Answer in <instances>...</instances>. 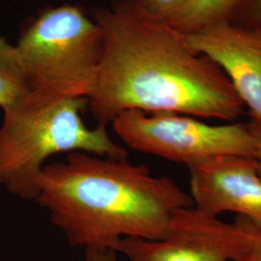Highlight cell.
I'll return each mask as SVG.
<instances>
[{"mask_svg": "<svg viewBox=\"0 0 261 261\" xmlns=\"http://www.w3.org/2000/svg\"><path fill=\"white\" fill-rule=\"evenodd\" d=\"M30 92L87 99L102 61L100 25L84 10L65 4L43 11L15 45Z\"/></svg>", "mask_w": 261, "mask_h": 261, "instance_id": "obj_4", "label": "cell"}, {"mask_svg": "<svg viewBox=\"0 0 261 261\" xmlns=\"http://www.w3.org/2000/svg\"><path fill=\"white\" fill-rule=\"evenodd\" d=\"M183 35L224 72L251 119L261 124V28L225 21Z\"/></svg>", "mask_w": 261, "mask_h": 261, "instance_id": "obj_8", "label": "cell"}, {"mask_svg": "<svg viewBox=\"0 0 261 261\" xmlns=\"http://www.w3.org/2000/svg\"><path fill=\"white\" fill-rule=\"evenodd\" d=\"M187 168L196 209L213 217L233 213L261 226V174L254 157H219Z\"/></svg>", "mask_w": 261, "mask_h": 261, "instance_id": "obj_7", "label": "cell"}, {"mask_svg": "<svg viewBox=\"0 0 261 261\" xmlns=\"http://www.w3.org/2000/svg\"><path fill=\"white\" fill-rule=\"evenodd\" d=\"M247 0H187L166 24L183 34L230 21Z\"/></svg>", "mask_w": 261, "mask_h": 261, "instance_id": "obj_9", "label": "cell"}, {"mask_svg": "<svg viewBox=\"0 0 261 261\" xmlns=\"http://www.w3.org/2000/svg\"><path fill=\"white\" fill-rule=\"evenodd\" d=\"M29 92L17 48L0 36V109H8Z\"/></svg>", "mask_w": 261, "mask_h": 261, "instance_id": "obj_10", "label": "cell"}, {"mask_svg": "<svg viewBox=\"0 0 261 261\" xmlns=\"http://www.w3.org/2000/svg\"><path fill=\"white\" fill-rule=\"evenodd\" d=\"M84 256L86 261H118L117 252L111 250L85 249Z\"/></svg>", "mask_w": 261, "mask_h": 261, "instance_id": "obj_14", "label": "cell"}, {"mask_svg": "<svg viewBox=\"0 0 261 261\" xmlns=\"http://www.w3.org/2000/svg\"><path fill=\"white\" fill-rule=\"evenodd\" d=\"M250 128L252 130V137H253V141H254V148H255V153H254V158L256 160L258 164V168L261 174V124L258 122L252 120L249 122Z\"/></svg>", "mask_w": 261, "mask_h": 261, "instance_id": "obj_15", "label": "cell"}, {"mask_svg": "<svg viewBox=\"0 0 261 261\" xmlns=\"http://www.w3.org/2000/svg\"><path fill=\"white\" fill-rule=\"evenodd\" d=\"M35 201L71 246L114 252L123 238H165L178 211L193 206L173 180L145 165L84 152L47 164Z\"/></svg>", "mask_w": 261, "mask_h": 261, "instance_id": "obj_2", "label": "cell"}, {"mask_svg": "<svg viewBox=\"0 0 261 261\" xmlns=\"http://www.w3.org/2000/svg\"><path fill=\"white\" fill-rule=\"evenodd\" d=\"M187 0H125L136 14L143 18L166 23Z\"/></svg>", "mask_w": 261, "mask_h": 261, "instance_id": "obj_11", "label": "cell"}, {"mask_svg": "<svg viewBox=\"0 0 261 261\" xmlns=\"http://www.w3.org/2000/svg\"><path fill=\"white\" fill-rule=\"evenodd\" d=\"M247 25L261 28V0H247Z\"/></svg>", "mask_w": 261, "mask_h": 261, "instance_id": "obj_13", "label": "cell"}, {"mask_svg": "<svg viewBox=\"0 0 261 261\" xmlns=\"http://www.w3.org/2000/svg\"><path fill=\"white\" fill-rule=\"evenodd\" d=\"M246 245L247 235L236 218L226 223L191 206L175 214L165 238H123L115 251L128 261H232Z\"/></svg>", "mask_w": 261, "mask_h": 261, "instance_id": "obj_6", "label": "cell"}, {"mask_svg": "<svg viewBox=\"0 0 261 261\" xmlns=\"http://www.w3.org/2000/svg\"><path fill=\"white\" fill-rule=\"evenodd\" d=\"M103 36L102 61L87 108L107 126L125 111L169 112L235 122L245 107L224 72L164 22L125 1L94 10Z\"/></svg>", "mask_w": 261, "mask_h": 261, "instance_id": "obj_1", "label": "cell"}, {"mask_svg": "<svg viewBox=\"0 0 261 261\" xmlns=\"http://www.w3.org/2000/svg\"><path fill=\"white\" fill-rule=\"evenodd\" d=\"M112 123L117 137L130 149L186 168L210 159L254 157L255 153L249 122L212 125L186 114L130 110Z\"/></svg>", "mask_w": 261, "mask_h": 261, "instance_id": "obj_5", "label": "cell"}, {"mask_svg": "<svg viewBox=\"0 0 261 261\" xmlns=\"http://www.w3.org/2000/svg\"><path fill=\"white\" fill-rule=\"evenodd\" d=\"M247 235L244 252L232 261H261V226L242 217H236Z\"/></svg>", "mask_w": 261, "mask_h": 261, "instance_id": "obj_12", "label": "cell"}, {"mask_svg": "<svg viewBox=\"0 0 261 261\" xmlns=\"http://www.w3.org/2000/svg\"><path fill=\"white\" fill-rule=\"evenodd\" d=\"M85 98L29 92L2 111L0 125V187L11 196L34 200L47 161L60 153L84 152L100 157L128 158L107 126L89 128L82 112Z\"/></svg>", "mask_w": 261, "mask_h": 261, "instance_id": "obj_3", "label": "cell"}]
</instances>
